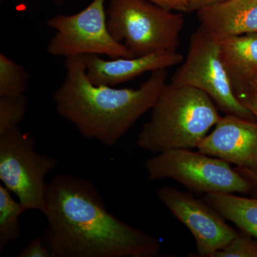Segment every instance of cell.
<instances>
[{"instance_id": "cell-4", "label": "cell", "mask_w": 257, "mask_h": 257, "mask_svg": "<svg viewBox=\"0 0 257 257\" xmlns=\"http://www.w3.org/2000/svg\"><path fill=\"white\" fill-rule=\"evenodd\" d=\"M107 27L135 57L176 52L184 25L182 13L147 0H109Z\"/></svg>"}, {"instance_id": "cell-10", "label": "cell", "mask_w": 257, "mask_h": 257, "mask_svg": "<svg viewBox=\"0 0 257 257\" xmlns=\"http://www.w3.org/2000/svg\"><path fill=\"white\" fill-rule=\"evenodd\" d=\"M199 151L257 173V123L226 114L197 147Z\"/></svg>"}, {"instance_id": "cell-13", "label": "cell", "mask_w": 257, "mask_h": 257, "mask_svg": "<svg viewBox=\"0 0 257 257\" xmlns=\"http://www.w3.org/2000/svg\"><path fill=\"white\" fill-rule=\"evenodd\" d=\"M217 40L221 60L237 96L257 76V32Z\"/></svg>"}, {"instance_id": "cell-19", "label": "cell", "mask_w": 257, "mask_h": 257, "mask_svg": "<svg viewBox=\"0 0 257 257\" xmlns=\"http://www.w3.org/2000/svg\"><path fill=\"white\" fill-rule=\"evenodd\" d=\"M19 257H52L42 237L38 236L30 241L19 253Z\"/></svg>"}, {"instance_id": "cell-1", "label": "cell", "mask_w": 257, "mask_h": 257, "mask_svg": "<svg viewBox=\"0 0 257 257\" xmlns=\"http://www.w3.org/2000/svg\"><path fill=\"white\" fill-rule=\"evenodd\" d=\"M43 239L52 257H154L160 240L120 220L92 182L59 175L47 189Z\"/></svg>"}, {"instance_id": "cell-15", "label": "cell", "mask_w": 257, "mask_h": 257, "mask_svg": "<svg viewBox=\"0 0 257 257\" xmlns=\"http://www.w3.org/2000/svg\"><path fill=\"white\" fill-rule=\"evenodd\" d=\"M26 211L5 186L0 185V252L22 236L19 218Z\"/></svg>"}, {"instance_id": "cell-12", "label": "cell", "mask_w": 257, "mask_h": 257, "mask_svg": "<svg viewBox=\"0 0 257 257\" xmlns=\"http://www.w3.org/2000/svg\"><path fill=\"white\" fill-rule=\"evenodd\" d=\"M197 15L200 27L216 40L257 32V0H227Z\"/></svg>"}, {"instance_id": "cell-5", "label": "cell", "mask_w": 257, "mask_h": 257, "mask_svg": "<svg viewBox=\"0 0 257 257\" xmlns=\"http://www.w3.org/2000/svg\"><path fill=\"white\" fill-rule=\"evenodd\" d=\"M151 182L173 179L192 192L251 194V184L230 164L189 149L156 154L145 163Z\"/></svg>"}, {"instance_id": "cell-17", "label": "cell", "mask_w": 257, "mask_h": 257, "mask_svg": "<svg viewBox=\"0 0 257 257\" xmlns=\"http://www.w3.org/2000/svg\"><path fill=\"white\" fill-rule=\"evenodd\" d=\"M26 96H0V135L18 127L28 109Z\"/></svg>"}, {"instance_id": "cell-18", "label": "cell", "mask_w": 257, "mask_h": 257, "mask_svg": "<svg viewBox=\"0 0 257 257\" xmlns=\"http://www.w3.org/2000/svg\"><path fill=\"white\" fill-rule=\"evenodd\" d=\"M213 257H257V239L239 230L234 239Z\"/></svg>"}, {"instance_id": "cell-11", "label": "cell", "mask_w": 257, "mask_h": 257, "mask_svg": "<svg viewBox=\"0 0 257 257\" xmlns=\"http://www.w3.org/2000/svg\"><path fill=\"white\" fill-rule=\"evenodd\" d=\"M86 74L95 85L114 87L148 72L169 69L182 63L184 56L176 52H165L135 57H118L104 60L97 55H84Z\"/></svg>"}, {"instance_id": "cell-14", "label": "cell", "mask_w": 257, "mask_h": 257, "mask_svg": "<svg viewBox=\"0 0 257 257\" xmlns=\"http://www.w3.org/2000/svg\"><path fill=\"white\" fill-rule=\"evenodd\" d=\"M202 199L240 231L257 239V197H239L231 193H208Z\"/></svg>"}, {"instance_id": "cell-23", "label": "cell", "mask_w": 257, "mask_h": 257, "mask_svg": "<svg viewBox=\"0 0 257 257\" xmlns=\"http://www.w3.org/2000/svg\"><path fill=\"white\" fill-rule=\"evenodd\" d=\"M225 1L227 0H190L189 13H193V12L197 13L199 10L204 9L207 7L224 3Z\"/></svg>"}, {"instance_id": "cell-3", "label": "cell", "mask_w": 257, "mask_h": 257, "mask_svg": "<svg viewBox=\"0 0 257 257\" xmlns=\"http://www.w3.org/2000/svg\"><path fill=\"white\" fill-rule=\"evenodd\" d=\"M151 111L137 145L155 154L197 148L221 117L205 92L172 83L165 84Z\"/></svg>"}, {"instance_id": "cell-16", "label": "cell", "mask_w": 257, "mask_h": 257, "mask_svg": "<svg viewBox=\"0 0 257 257\" xmlns=\"http://www.w3.org/2000/svg\"><path fill=\"white\" fill-rule=\"evenodd\" d=\"M30 79L23 66L0 54V96L23 95Z\"/></svg>"}, {"instance_id": "cell-22", "label": "cell", "mask_w": 257, "mask_h": 257, "mask_svg": "<svg viewBox=\"0 0 257 257\" xmlns=\"http://www.w3.org/2000/svg\"><path fill=\"white\" fill-rule=\"evenodd\" d=\"M234 170L251 184V188H252L251 194L253 196H257V173L251 172L248 169L242 168V167H234Z\"/></svg>"}, {"instance_id": "cell-21", "label": "cell", "mask_w": 257, "mask_h": 257, "mask_svg": "<svg viewBox=\"0 0 257 257\" xmlns=\"http://www.w3.org/2000/svg\"><path fill=\"white\" fill-rule=\"evenodd\" d=\"M238 99L252 112L255 119L257 120V94L247 93L238 96Z\"/></svg>"}, {"instance_id": "cell-25", "label": "cell", "mask_w": 257, "mask_h": 257, "mask_svg": "<svg viewBox=\"0 0 257 257\" xmlns=\"http://www.w3.org/2000/svg\"><path fill=\"white\" fill-rule=\"evenodd\" d=\"M54 1H55V3H62V2L63 1V0H54Z\"/></svg>"}, {"instance_id": "cell-20", "label": "cell", "mask_w": 257, "mask_h": 257, "mask_svg": "<svg viewBox=\"0 0 257 257\" xmlns=\"http://www.w3.org/2000/svg\"><path fill=\"white\" fill-rule=\"evenodd\" d=\"M147 1L171 11L189 13L190 0H147Z\"/></svg>"}, {"instance_id": "cell-8", "label": "cell", "mask_w": 257, "mask_h": 257, "mask_svg": "<svg viewBox=\"0 0 257 257\" xmlns=\"http://www.w3.org/2000/svg\"><path fill=\"white\" fill-rule=\"evenodd\" d=\"M106 1L92 0L76 14L49 19L47 26L55 30V35L47 45L48 53L65 59L86 55L135 57L111 36L107 27Z\"/></svg>"}, {"instance_id": "cell-6", "label": "cell", "mask_w": 257, "mask_h": 257, "mask_svg": "<svg viewBox=\"0 0 257 257\" xmlns=\"http://www.w3.org/2000/svg\"><path fill=\"white\" fill-rule=\"evenodd\" d=\"M35 147L33 137L19 126L0 135V180L26 211L44 214L48 189L45 178L55 170L59 160L37 153Z\"/></svg>"}, {"instance_id": "cell-24", "label": "cell", "mask_w": 257, "mask_h": 257, "mask_svg": "<svg viewBox=\"0 0 257 257\" xmlns=\"http://www.w3.org/2000/svg\"><path fill=\"white\" fill-rule=\"evenodd\" d=\"M247 93H256L257 94V76L253 79L252 81H251L249 85H248V87L246 88V90H245L243 93H241V94H239V95H238L237 97L238 96L242 95V94H247Z\"/></svg>"}, {"instance_id": "cell-2", "label": "cell", "mask_w": 257, "mask_h": 257, "mask_svg": "<svg viewBox=\"0 0 257 257\" xmlns=\"http://www.w3.org/2000/svg\"><path fill=\"white\" fill-rule=\"evenodd\" d=\"M64 67L65 77L52 95L56 111L84 138L108 147L151 111L168 76V69H159L138 89H117L91 82L84 55L65 59Z\"/></svg>"}, {"instance_id": "cell-7", "label": "cell", "mask_w": 257, "mask_h": 257, "mask_svg": "<svg viewBox=\"0 0 257 257\" xmlns=\"http://www.w3.org/2000/svg\"><path fill=\"white\" fill-rule=\"evenodd\" d=\"M171 83L205 92L226 114L255 118L234 92L221 60L218 40L202 27L191 36L187 57L172 76Z\"/></svg>"}, {"instance_id": "cell-9", "label": "cell", "mask_w": 257, "mask_h": 257, "mask_svg": "<svg viewBox=\"0 0 257 257\" xmlns=\"http://www.w3.org/2000/svg\"><path fill=\"white\" fill-rule=\"evenodd\" d=\"M157 197L194 236L197 253L191 256L213 257L226 246L238 231L205 201L174 187H162Z\"/></svg>"}]
</instances>
